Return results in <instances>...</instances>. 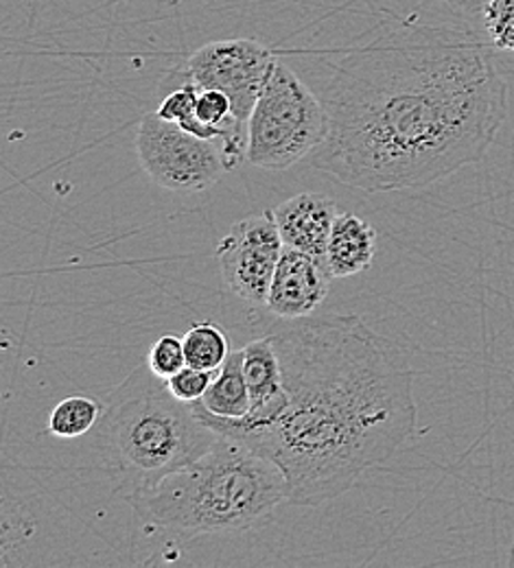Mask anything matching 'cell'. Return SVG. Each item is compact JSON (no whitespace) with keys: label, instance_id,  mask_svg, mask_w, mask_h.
Masks as SVG:
<instances>
[{"label":"cell","instance_id":"6da1fadb","mask_svg":"<svg viewBox=\"0 0 514 568\" xmlns=\"http://www.w3.org/2000/svg\"><path fill=\"white\" fill-rule=\"evenodd\" d=\"M329 130L313 166L364 193L423 189L480 162L508 114L491 49L401 24L351 51L322 94Z\"/></svg>","mask_w":514,"mask_h":568},{"label":"cell","instance_id":"7a4b0ae2","mask_svg":"<svg viewBox=\"0 0 514 568\" xmlns=\"http://www.w3.org/2000/svg\"><path fill=\"white\" fill-rule=\"evenodd\" d=\"M285 409L245 444L283 470L290 503L320 507L385 464L416 430L407 355L357 315L300 317L272 333Z\"/></svg>","mask_w":514,"mask_h":568},{"label":"cell","instance_id":"3957f363","mask_svg":"<svg viewBox=\"0 0 514 568\" xmlns=\"http://www.w3.org/2000/svg\"><path fill=\"white\" fill-rule=\"evenodd\" d=\"M123 498L149 529L191 540L250 529L281 503H290V493L276 462L220 437L195 462Z\"/></svg>","mask_w":514,"mask_h":568},{"label":"cell","instance_id":"277c9868","mask_svg":"<svg viewBox=\"0 0 514 568\" xmlns=\"http://www.w3.org/2000/svg\"><path fill=\"white\" fill-rule=\"evenodd\" d=\"M220 437L145 363L110 394L97 446L103 470L125 497L195 462Z\"/></svg>","mask_w":514,"mask_h":568},{"label":"cell","instance_id":"5b68a950","mask_svg":"<svg viewBox=\"0 0 514 568\" xmlns=\"http://www.w3.org/2000/svg\"><path fill=\"white\" fill-rule=\"evenodd\" d=\"M326 130L324 101L276 58L248 119L245 160L265 171H285L311 155Z\"/></svg>","mask_w":514,"mask_h":568},{"label":"cell","instance_id":"8992f818","mask_svg":"<svg viewBox=\"0 0 514 568\" xmlns=\"http://www.w3.org/2000/svg\"><path fill=\"white\" fill-rule=\"evenodd\" d=\"M137 153L149 178L171 193L206 191L239 166L223 142L200 139L155 112L139 123Z\"/></svg>","mask_w":514,"mask_h":568},{"label":"cell","instance_id":"52a82bcc","mask_svg":"<svg viewBox=\"0 0 514 568\" xmlns=\"http://www.w3.org/2000/svg\"><path fill=\"white\" fill-rule=\"evenodd\" d=\"M276 55L261 42L248 38L218 40L200 47L184 67V81L202 90H220L230 103L234 119L248 128V119L268 81Z\"/></svg>","mask_w":514,"mask_h":568},{"label":"cell","instance_id":"ba28073f","mask_svg":"<svg viewBox=\"0 0 514 568\" xmlns=\"http://www.w3.org/2000/svg\"><path fill=\"white\" fill-rule=\"evenodd\" d=\"M283 250L274 211L236 221L218 245L221 283L239 300L265 306Z\"/></svg>","mask_w":514,"mask_h":568},{"label":"cell","instance_id":"9c48e42d","mask_svg":"<svg viewBox=\"0 0 514 568\" xmlns=\"http://www.w3.org/2000/svg\"><path fill=\"white\" fill-rule=\"evenodd\" d=\"M331 278L324 263L285 247L270 284L265 308L283 322L309 317L329 295Z\"/></svg>","mask_w":514,"mask_h":568},{"label":"cell","instance_id":"30bf717a","mask_svg":"<svg viewBox=\"0 0 514 568\" xmlns=\"http://www.w3.org/2000/svg\"><path fill=\"white\" fill-rule=\"evenodd\" d=\"M340 213L337 202L322 193H302L274 209L285 247L300 250L324 265L331 230Z\"/></svg>","mask_w":514,"mask_h":568},{"label":"cell","instance_id":"8fae6325","mask_svg":"<svg viewBox=\"0 0 514 568\" xmlns=\"http://www.w3.org/2000/svg\"><path fill=\"white\" fill-rule=\"evenodd\" d=\"M376 254V232L366 219L340 213L326 247V270L333 278H351L370 270Z\"/></svg>","mask_w":514,"mask_h":568},{"label":"cell","instance_id":"7c38bea8","mask_svg":"<svg viewBox=\"0 0 514 568\" xmlns=\"http://www.w3.org/2000/svg\"><path fill=\"white\" fill-rule=\"evenodd\" d=\"M209 414L223 420L245 418L252 409V398L243 372V351H234L221 365L209 392L198 400Z\"/></svg>","mask_w":514,"mask_h":568},{"label":"cell","instance_id":"4fadbf2b","mask_svg":"<svg viewBox=\"0 0 514 568\" xmlns=\"http://www.w3.org/2000/svg\"><path fill=\"white\" fill-rule=\"evenodd\" d=\"M182 342H184L187 365L198 369L218 372L232 353L228 335L213 322L193 324L182 337Z\"/></svg>","mask_w":514,"mask_h":568},{"label":"cell","instance_id":"5bb4252c","mask_svg":"<svg viewBox=\"0 0 514 568\" xmlns=\"http://www.w3.org/2000/svg\"><path fill=\"white\" fill-rule=\"evenodd\" d=\"M103 405L92 396H69L60 400L49 416V433L62 439H74L90 433L103 416Z\"/></svg>","mask_w":514,"mask_h":568},{"label":"cell","instance_id":"9a60e30c","mask_svg":"<svg viewBox=\"0 0 514 568\" xmlns=\"http://www.w3.org/2000/svg\"><path fill=\"white\" fill-rule=\"evenodd\" d=\"M484 27L495 49L514 53V0H488L484 7Z\"/></svg>","mask_w":514,"mask_h":568},{"label":"cell","instance_id":"2e32d148","mask_svg":"<svg viewBox=\"0 0 514 568\" xmlns=\"http://www.w3.org/2000/svg\"><path fill=\"white\" fill-rule=\"evenodd\" d=\"M149 369L162 378L169 381L173 374H178L182 367H187L184 355V342L175 335H162L153 342L148 355Z\"/></svg>","mask_w":514,"mask_h":568},{"label":"cell","instance_id":"e0dca14e","mask_svg":"<svg viewBox=\"0 0 514 568\" xmlns=\"http://www.w3.org/2000/svg\"><path fill=\"white\" fill-rule=\"evenodd\" d=\"M220 372V369H218ZM218 372H209V369H198V367H182L178 374H173L167 385L171 389V394L182 400V403H198L204 398V394L209 392L213 378L218 376Z\"/></svg>","mask_w":514,"mask_h":568},{"label":"cell","instance_id":"ac0fdd59","mask_svg":"<svg viewBox=\"0 0 514 568\" xmlns=\"http://www.w3.org/2000/svg\"><path fill=\"white\" fill-rule=\"evenodd\" d=\"M198 92L200 88L191 81H184L182 85H178L175 90H171L162 103L158 105L155 114L164 121H171V123H184L187 119L193 116L195 112V103H198Z\"/></svg>","mask_w":514,"mask_h":568}]
</instances>
